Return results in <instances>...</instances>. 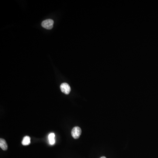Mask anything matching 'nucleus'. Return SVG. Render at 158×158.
<instances>
[{
  "instance_id": "nucleus-7",
  "label": "nucleus",
  "mask_w": 158,
  "mask_h": 158,
  "mask_svg": "<svg viewBox=\"0 0 158 158\" xmlns=\"http://www.w3.org/2000/svg\"><path fill=\"white\" fill-rule=\"evenodd\" d=\"M100 158H106L105 156H102V157H101Z\"/></svg>"
},
{
  "instance_id": "nucleus-1",
  "label": "nucleus",
  "mask_w": 158,
  "mask_h": 158,
  "mask_svg": "<svg viewBox=\"0 0 158 158\" xmlns=\"http://www.w3.org/2000/svg\"><path fill=\"white\" fill-rule=\"evenodd\" d=\"M54 21L51 19L45 20L42 22L41 26L44 28L47 29H51L53 28Z\"/></svg>"
},
{
  "instance_id": "nucleus-6",
  "label": "nucleus",
  "mask_w": 158,
  "mask_h": 158,
  "mask_svg": "<svg viewBox=\"0 0 158 158\" xmlns=\"http://www.w3.org/2000/svg\"><path fill=\"white\" fill-rule=\"evenodd\" d=\"M55 135L54 133H51L48 135V139H49V143L51 145H53L55 143Z\"/></svg>"
},
{
  "instance_id": "nucleus-3",
  "label": "nucleus",
  "mask_w": 158,
  "mask_h": 158,
  "mask_svg": "<svg viewBox=\"0 0 158 158\" xmlns=\"http://www.w3.org/2000/svg\"><path fill=\"white\" fill-rule=\"evenodd\" d=\"M60 89L62 92L66 95H68L71 91L70 86L66 83H64L60 86Z\"/></svg>"
},
{
  "instance_id": "nucleus-2",
  "label": "nucleus",
  "mask_w": 158,
  "mask_h": 158,
  "mask_svg": "<svg viewBox=\"0 0 158 158\" xmlns=\"http://www.w3.org/2000/svg\"><path fill=\"white\" fill-rule=\"evenodd\" d=\"M81 129L79 126H76L74 127L72 130L71 134H72V137L74 139L79 138L81 134Z\"/></svg>"
},
{
  "instance_id": "nucleus-4",
  "label": "nucleus",
  "mask_w": 158,
  "mask_h": 158,
  "mask_svg": "<svg viewBox=\"0 0 158 158\" xmlns=\"http://www.w3.org/2000/svg\"><path fill=\"white\" fill-rule=\"evenodd\" d=\"M0 147L2 150L6 151L8 149V145L5 140L3 138L0 139Z\"/></svg>"
},
{
  "instance_id": "nucleus-5",
  "label": "nucleus",
  "mask_w": 158,
  "mask_h": 158,
  "mask_svg": "<svg viewBox=\"0 0 158 158\" xmlns=\"http://www.w3.org/2000/svg\"><path fill=\"white\" fill-rule=\"evenodd\" d=\"M23 145H28L30 144V138L29 136H26L23 138L22 142Z\"/></svg>"
}]
</instances>
